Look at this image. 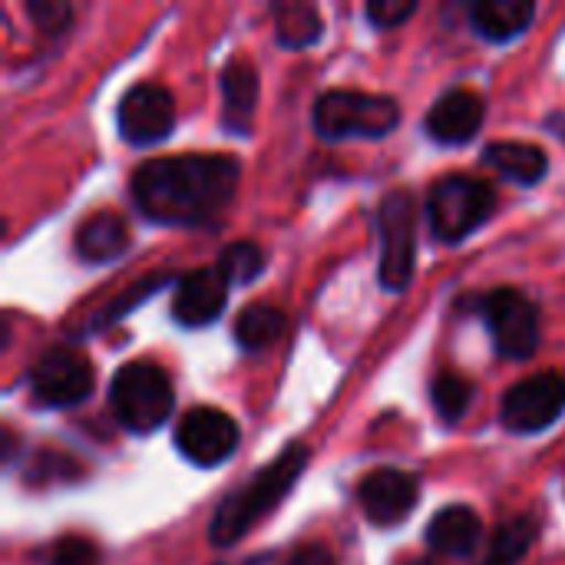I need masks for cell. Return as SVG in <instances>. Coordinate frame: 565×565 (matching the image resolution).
Masks as SVG:
<instances>
[{
	"label": "cell",
	"mask_w": 565,
	"mask_h": 565,
	"mask_svg": "<svg viewBox=\"0 0 565 565\" xmlns=\"http://www.w3.org/2000/svg\"><path fill=\"white\" fill-rule=\"evenodd\" d=\"M473 26L490 43L516 40L536 17V7L530 0H480L473 10Z\"/></svg>",
	"instance_id": "cell-18"
},
{
	"label": "cell",
	"mask_w": 565,
	"mask_h": 565,
	"mask_svg": "<svg viewBox=\"0 0 565 565\" xmlns=\"http://www.w3.org/2000/svg\"><path fill=\"white\" fill-rule=\"evenodd\" d=\"M536 543V520L533 516H513L503 520L490 540V553H487V565H516L530 546Z\"/></svg>",
	"instance_id": "cell-22"
},
{
	"label": "cell",
	"mask_w": 565,
	"mask_h": 565,
	"mask_svg": "<svg viewBox=\"0 0 565 565\" xmlns=\"http://www.w3.org/2000/svg\"><path fill=\"white\" fill-rule=\"evenodd\" d=\"M414 10H417L414 0H371L367 3V20L374 26H384L387 30V26H397L407 17H414Z\"/></svg>",
	"instance_id": "cell-27"
},
{
	"label": "cell",
	"mask_w": 565,
	"mask_h": 565,
	"mask_svg": "<svg viewBox=\"0 0 565 565\" xmlns=\"http://www.w3.org/2000/svg\"><path fill=\"white\" fill-rule=\"evenodd\" d=\"M483 536V523L470 507H447L427 526V546L440 556L467 559Z\"/></svg>",
	"instance_id": "cell-15"
},
{
	"label": "cell",
	"mask_w": 565,
	"mask_h": 565,
	"mask_svg": "<svg viewBox=\"0 0 565 565\" xmlns=\"http://www.w3.org/2000/svg\"><path fill=\"white\" fill-rule=\"evenodd\" d=\"M99 546L86 536H63L53 546L50 565H99Z\"/></svg>",
	"instance_id": "cell-25"
},
{
	"label": "cell",
	"mask_w": 565,
	"mask_h": 565,
	"mask_svg": "<svg viewBox=\"0 0 565 565\" xmlns=\"http://www.w3.org/2000/svg\"><path fill=\"white\" fill-rule=\"evenodd\" d=\"M116 122L126 142L132 146H152L162 142L175 126V103L166 86L159 83H139L122 93L116 106Z\"/></svg>",
	"instance_id": "cell-11"
},
{
	"label": "cell",
	"mask_w": 565,
	"mask_h": 565,
	"mask_svg": "<svg viewBox=\"0 0 565 565\" xmlns=\"http://www.w3.org/2000/svg\"><path fill=\"white\" fill-rule=\"evenodd\" d=\"M238 162L225 152H185L142 162L129 192L139 212L159 225H209L238 189Z\"/></svg>",
	"instance_id": "cell-1"
},
{
	"label": "cell",
	"mask_w": 565,
	"mask_h": 565,
	"mask_svg": "<svg viewBox=\"0 0 565 565\" xmlns=\"http://www.w3.org/2000/svg\"><path fill=\"white\" fill-rule=\"evenodd\" d=\"M497 205L493 189L483 179L454 172L430 185L427 192V218L440 242H463L470 232H477Z\"/></svg>",
	"instance_id": "cell-5"
},
{
	"label": "cell",
	"mask_w": 565,
	"mask_h": 565,
	"mask_svg": "<svg viewBox=\"0 0 565 565\" xmlns=\"http://www.w3.org/2000/svg\"><path fill=\"white\" fill-rule=\"evenodd\" d=\"M417 497H420L417 477H411L407 470H397V467L371 470L358 487V503L374 526L404 523L414 513Z\"/></svg>",
	"instance_id": "cell-12"
},
{
	"label": "cell",
	"mask_w": 565,
	"mask_h": 565,
	"mask_svg": "<svg viewBox=\"0 0 565 565\" xmlns=\"http://www.w3.org/2000/svg\"><path fill=\"white\" fill-rule=\"evenodd\" d=\"M430 397H434V411L440 414V420L457 424L473 404V384L467 377L454 374V371H444V374L434 377Z\"/></svg>",
	"instance_id": "cell-23"
},
{
	"label": "cell",
	"mask_w": 565,
	"mask_h": 565,
	"mask_svg": "<svg viewBox=\"0 0 565 565\" xmlns=\"http://www.w3.org/2000/svg\"><path fill=\"white\" fill-rule=\"evenodd\" d=\"M315 129L324 139H381L397 129L401 106L394 96L361 89H328L315 103Z\"/></svg>",
	"instance_id": "cell-3"
},
{
	"label": "cell",
	"mask_w": 565,
	"mask_h": 565,
	"mask_svg": "<svg viewBox=\"0 0 565 565\" xmlns=\"http://www.w3.org/2000/svg\"><path fill=\"white\" fill-rule=\"evenodd\" d=\"M215 268L222 271V278L228 285H248L262 275L265 268V258H262V248L255 242H232L222 248Z\"/></svg>",
	"instance_id": "cell-24"
},
{
	"label": "cell",
	"mask_w": 565,
	"mask_h": 565,
	"mask_svg": "<svg viewBox=\"0 0 565 565\" xmlns=\"http://www.w3.org/2000/svg\"><path fill=\"white\" fill-rule=\"evenodd\" d=\"M285 334V315L271 305H248L235 321V341L245 351H262Z\"/></svg>",
	"instance_id": "cell-20"
},
{
	"label": "cell",
	"mask_w": 565,
	"mask_h": 565,
	"mask_svg": "<svg viewBox=\"0 0 565 565\" xmlns=\"http://www.w3.org/2000/svg\"><path fill=\"white\" fill-rule=\"evenodd\" d=\"M308 463V450L305 444H291L285 447L265 470H258L242 490L228 493L222 500V507L215 510L212 523H209V540L215 546H232L238 543L242 536H248V530L265 516L271 513L285 493L298 483L301 470Z\"/></svg>",
	"instance_id": "cell-2"
},
{
	"label": "cell",
	"mask_w": 565,
	"mask_h": 565,
	"mask_svg": "<svg viewBox=\"0 0 565 565\" xmlns=\"http://www.w3.org/2000/svg\"><path fill=\"white\" fill-rule=\"evenodd\" d=\"M483 159L520 185H536L550 172L546 152L533 142H490L483 149Z\"/></svg>",
	"instance_id": "cell-19"
},
{
	"label": "cell",
	"mask_w": 565,
	"mask_h": 565,
	"mask_svg": "<svg viewBox=\"0 0 565 565\" xmlns=\"http://www.w3.org/2000/svg\"><path fill=\"white\" fill-rule=\"evenodd\" d=\"M129 248V225L116 212H93L79 228H76V252L89 265L113 262L126 255Z\"/></svg>",
	"instance_id": "cell-17"
},
{
	"label": "cell",
	"mask_w": 565,
	"mask_h": 565,
	"mask_svg": "<svg viewBox=\"0 0 565 565\" xmlns=\"http://www.w3.org/2000/svg\"><path fill=\"white\" fill-rule=\"evenodd\" d=\"M238 444V424L218 407H192L175 424V447L195 467H218Z\"/></svg>",
	"instance_id": "cell-10"
},
{
	"label": "cell",
	"mask_w": 565,
	"mask_h": 565,
	"mask_svg": "<svg viewBox=\"0 0 565 565\" xmlns=\"http://www.w3.org/2000/svg\"><path fill=\"white\" fill-rule=\"evenodd\" d=\"M480 126H483V96L473 89H450L427 113V132L444 146L470 142L480 132Z\"/></svg>",
	"instance_id": "cell-14"
},
{
	"label": "cell",
	"mask_w": 565,
	"mask_h": 565,
	"mask_svg": "<svg viewBox=\"0 0 565 565\" xmlns=\"http://www.w3.org/2000/svg\"><path fill=\"white\" fill-rule=\"evenodd\" d=\"M487 331L507 361H526L540 344V308L516 288H497L480 301Z\"/></svg>",
	"instance_id": "cell-7"
},
{
	"label": "cell",
	"mask_w": 565,
	"mask_h": 565,
	"mask_svg": "<svg viewBox=\"0 0 565 565\" xmlns=\"http://www.w3.org/2000/svg\"><path fill=\"white\" fill-rule=\"evenodd\" d=\"M381 232V285L387 291H404L417 265V202L411 192H387L377 209Z\"/></svg>",
	"instance_id": "cell-6"
},
{
	"label": "cell",
	"mask_w": 565,
	"mask_h": 565,
	"mask_svg": "<svg viewBox=\"0 0 565 565\" xmlns=\"http://www.w3.org/2000/svg\"><path fill=\"white\" fill-rule=\"evenodd\" d=\"M30 394L43 407H76L93 394V364L76 348H50L30 367Z\"/></svg>",
	"instance_id": "cell-9"
},
{
	"label": "cell",
	"mask_w": 565,
	"mask_h": 565,
	"mask_svg": "<svg viewBox=\"0 0 565 565\" xmlns=\"http://www.w3.org/2000/svg\"><path fill=\"white\" fill-rule=\"evenodd\" d=\"M26 13L30 20L43 30V33H60L70 17H73V7L63 3V0H26Z\"/></svg>",
	"instance_id": "cell-26"
},
{
	"label": "cell",
	"mask_w": 565,
	"mask_h": 565,
	"mask_svg": "<svg viewBox=\"0 0 565 565\" xmlns=\"http://www.w3.org/2000/svg\"><path fill=\"white\" fill-rule=\"evenodd\" d=\"M175 404L172 381L162 367L149 361L122 364L109 381V407L116 420L132 434H152L169 420Z\"/></svg>",
	"instance_id": "cell-4"
},
{
	"label": "cell",
	"mask_w": 565,
	"mask_h": 565,
	"mask_svg": "<svg viewBox=\"0 0 565 565\" xmlns=\"http://www.w3.org/2000/svg\"><path fill=\"white\" fill-rule=\"evenodd\" d=\"M271 13L281 46H308L321 36V13L311 3H275Z\"/></svg>",
	"instance_id": "cell-21"
},
{
	"label": "cell",
	"mask_w": 565,
	"mask_h": 565,
	"mask_svg": "<svg viewBox=\"0 0 565 565\" xmlns=\"http://www.w3.org/2000/svg\"><path fill=\"white\" fill-rule=\"evenodd\" d=\"M228 301V281L218 268H195L175 281L172 291V318L185 328L212 324Z\"/></svg>",
	"instance_id": "cell-13"
},
{
	"label": "cell",
	"mask_w": 565,
	"mask_h": 565,
	"mask_svg": "<svg viewBox=\"0 0 565 565\" xmlns=\"http://www.w3.org/2000/svg\"><path fill=\"white\" fill-rule=\"evenodd\" d=\"M565 411V374L540 371L503 394L500 420L510 434H540Z\"/></svg>",
	"instance_id": "cell-8"
},
{
	"label": "cell",
	"mask_w": 565,
	"mask_h": 565,
	"mask_svg": "<svg viewBox=\"0 0 565 565\" xmlns=\"http://www.w3.org/2000/svg\"><path fill=\"white\" fill-rule=\"evenodd\" d=\"M222 122L232 132H245L258 103V73L252 60L232 56L222 70Z\"/></svg>",
	"instance_id": "cell-16"
},
{
	"label": "cell",
	"mask_w": 565,
	"mask_h": 565,
	"mask_svg": "<svg viewBox=\"0 0 565 565\" xmlns=\"http://www.w3.org/2000/svg\"><path fill=\"white\" fill-rule=\"evenodd\" d=\"M285 565H338L331 550L321 546V543H301L291 550V556L285 559Z\"/></svg>",
	"instance_id": "cell-28"
}]
</instances>
